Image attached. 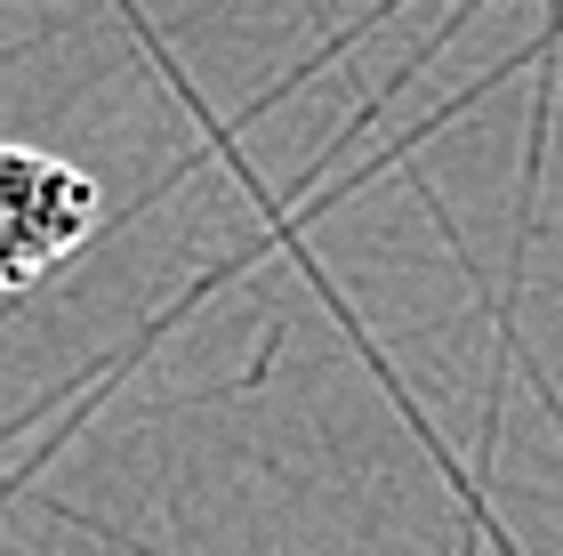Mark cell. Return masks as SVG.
<instances>
[{"label":"cell","mask_w":563,"mask_h":556,"mask_svg":"<svg viewBox=\"0 0 563 556\" xmlns=\"http://www.w3.org/2000/svg\"><path fill=\"white\" fill-rule=\"evenodd\" d=\"M97 218H106V194L89 170L33 145H0V291H24L48 266H65L97 235Z\"/></svg>","instance_id":"cell-1"}]
</instances>
